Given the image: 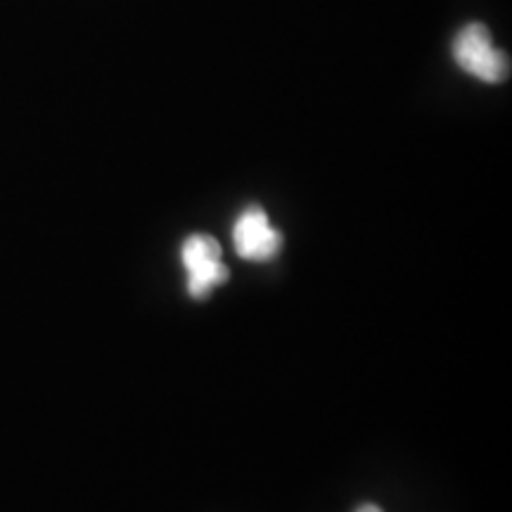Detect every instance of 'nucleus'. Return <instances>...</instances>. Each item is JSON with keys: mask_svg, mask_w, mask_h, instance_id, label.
Wrapping results in <instances>:
<instances>
[{"mask_svg": "<svg viewBox=\"0 0 512 512\" xmlns=\"http://www.w3.org/2000/svg\"><path fill=\"white\" fill-rule=\"evenodd\" d=\"M453 60L463 72L484 83H501L510 74V60L491 41V31L484 24L472 22L453 38Z\"/></svg>", "mask_w": 512, "mask_h": 512, "instance_id": "obj_1", "label": "nucleus"}, {"mask_svg": "<svg viewBox=\"0 0 512 512\" xmlns=\"http://www.w3.org/2000/svg\"><path fill=\"white\" fill-rule=\"evenodd\" d=\"M181 261L188 271V294L192 299H207L214 287L228 280V266L221 261V245L211 235H190L181 247Z\"/></svg>", "mask_w": 512, "mask_h": 512, "instance_id": "obj_2", "label": "nucleus"}, {"mask_svg": "<svg viewBox=\"0 0 512 512\" xmlns=\"http://www.w3.org/2000/svg\"><path fill=\"white\" fill-rule=\"evenodd\" d=\"M233 245L240 259L271 261L283 247V235L268 221L261 207H247L233 226Z\"/></svg>", "mask_w": 512, "mask_h": 512, "instance_id": "obj_3", "label": "nucleus"}, {"mask_svg": "<svg viewBox=\"0 0 512 512\" xmlns=\"http://www.w3.org/2000/svg\"><path fill=\"white\" fill-rule=\"evenodd\" d=\"M356 512H382V510L377 508V505H373V503H366V505H361V508H358Z\"/></svg>", "mask_w": 512, "mask_h": 512, "instance_id": "obj_4", "label": "nucleus"}]
</instances>
